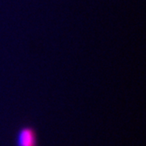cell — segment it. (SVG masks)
<instances>
[{"label":"cell","mask_w":146,"mask_h":146,"mask_svg":"<svg viewBox=\"0 0 146 146\" xmlns=\"http://www.w3.org/2000/svg\"><path fill=\"white\" fill-rule=\"evenodd\" d=\"M16 141L17 146H36V133L30 127H25L18 133Z\"/></svg>","instance_id":"obj_1"}]
</instances>
